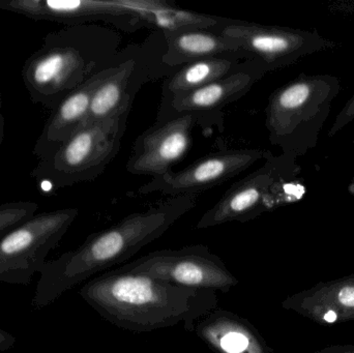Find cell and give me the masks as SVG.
I'll use <instances>...</instances> for the list:
<instances>
[{
	"instance_id": "6da1fadb",
	"label": "cell",
	"mask_w": 354,
	"mask_h": 353,
	"mask_svg": "<svg viewBox=\"0 0 354 353\" xmlns=\"http://www.w3.org/2000/svg\"><path fill=\"white\" fill-rule=\"evenodd\" d=\"M197 196L169 197L147 211L129 215L116 225L91 234L76 250L47 261L39 271L33 308L49 306L71 288L136 255L194 209Z\"/></svg>"
},
{
	"instance_id": "7a4b0ae2",
	"label": "cell",
	"mask_w": 354,
	"mask_h": 353,
	"mask_svg": "<svg viewBox=\"0 0 354 353\" xmlns=\"http://www.w3.org/2000/svg\"><path fill=\"white\" fill-rule=\"evenodd\" d=\"M80 296L105 321L132 332L191 323L216 305V292L118 269L87 282Z\"/></svg>"
},
{
	"instance_id": "3957f363",
	"label": "cell",
	"mask_w": 354,
	"mask_h": 353,
	"mask_svg": "<svg viewBox=\"0 0 354 353\" xmlns=\"http://www.w3.org/2000/svg\"><path fill=\"white\" fill-rule=\"evenodd\" d=\"M84 25L48 33L43 45L23 64L22 79L33 103L47 109L56 106L95 70L93 41Z\"/></svg>"
},
{
	"instance_id": "277c9868",
	"label": "cell",
	"mask_w": 354,
	"mask_h": 353,
	"mask_svg": "<svg viewBox=\"0 0 354 353\" xmlns=\"http://www.w3.org/2000/svg\"><path fill=\"white\" fill-rule=\"evenodd\" d=\"M129 114L130 110L79 128L52 155L41 160L31 176L56 188L95 180L120 151Z\"/></svg>"
},
{
	"instance_id": "5b68a950",
	"label": "cell",
	"mask_w": 354,
	"mask_h": 353,
	"mask_svg": "<svg viewBox=\"0 0 354 353\" xmlns=\"http://www.w3.org/2000/svg\"><path fill=\"white\" fill-rule=\"evenodd\" d=\"M78 213L77 209L45 211L0 238V282L29 285Z\"/></svg>"
},
{
	"instance_id": "8992f818",
	"label": "cell",
	"mask_w": 354,
	"mask_h": 353,
	"mask_svg": "<svg viewBox=\"0 0 354 353\" xmlns=\"http://www.w3.org/2000/svg\"><path fill=\"white\" fill-rule=\"evenodd\" d=\"M116 269L149 276L183 287L223 294L237 284L224 263L203 246L156 251Z\"/></svg>"
},
{
	"instance_id": "52a82bcc",
	"label": "cell",
	"mask_w": 354,
	"mask_h": 353,
	"mask_svg": "<svg viewBox=\"0 0 354 353\" xmlns=\"http://www.w3.org/2000/svg\"><path fill=\"white\" fill-rule=\"evenodd\" d=\"M258 149H223L200 158L180 171L174 170L139 188V194L161 193L169 197L198 195L247 171L258 160Z\"/></svg>"
},
{
	"instance_id": "ba28073f",
	"label": "cell",
	"mask_w": 354,
	"mask_h": 353,
	"mask_svg": "<svg viewBox=\"0 0 354 353\" xmlns=\"http://www.w3.org/2000/svg\"><path fill=\"white\" fill-rule=\"evenodd\" d=\"M205 117L187 113L158 120L155 126L135 140L127 170L135 175L153 178L171 171L187 155L194 128Z\"/></svg>"
},
{
	"instance_id": "9c48e42d",
	"label": "cell",
	"mask_w": 354,
	"mask_h": 353,
	"mask_svg": "<svg viewBox=\"0 0 354 353\" xmlns=\"http://www.w3.org/2000/svg\"><path fill=\"white\" fill-rule=\"evenodd\" d=\"M258 68L257 62L243 60L223 78L174 99L167 107L160 109L158 120L187 113L210 116L221 111L249 93L259 76Z\"/></svg>"
},
{
	"instance_id": "30bf717a",
	"label": "cell",
	"mask_w": 354,
	"mask_h": 353,
	"mask_svg": "<svg viewBox=\"0 0 354 353\" xmlns=\"http://www.w3.org/2000/svg\"><path fill=\"white\" fill-rule=\"evenodd\" d=\"M114 68L115 66L97 70L52 110L51 115L33 147V155L39 161L52 155L82 126L95 91L112 74Z\"/></svg>"
},
{
	"instance_id": "8fae6325",
	"label": "cell",
	"mask_w": 354,
	"mask_h": 353,
	"mask_svg": "<svg viewBox=\"0 0 354 353\" xmlns=\"http://www.w3.org/2000/svg\"><path fill=\"white\" fill-rule=\"evenodd\" d=\"M0 10L33 20L53 21L68 26L83 25L107 16L140 12L138 2L91 0H0Z\"/></svg>"
},
{
	"instance_id": "7c38bea8",
	"label": "cell",
	"mask_w": 354,
	"mask_h": 353,
	"mask_svg": "<svg viewBox=\"0 0 354 353\" xmlns=\"http://www.w3.org/2000/svg\"><path fill=\"white\" fill-rule=\"evenodd\" d=\"M283 308L318 325L354 321V275L320 282L309 289L288 296Z\"/></svg>"
},
{
	"instance_id": "4fadbf2b",
	"label": "cell",
	"mask_w": 354,
	"mask_h": 353,
	"mask_svg": "<svg viewBox=\"0 0 354 353\" xmlns=\"http://www.w3.org/2000/svg\"><path fill=\"white\" fill-rule=\"evenodd\" d=\"M268 176L256 171L233 184L220 200L198 222L197 229L214 227L229 222H247L257 216L264 200Z\"/></svg>"
},
{
	"instance_id": "5bb4252c",
	"label": "cell",
	"mask_w": 354,
	"mask_h": 353,
	"mask_svg": "<svg viewBox=\"0 0 354 353\" xmlns=\"http://www.w3.org/2000/svg\"><path fill=\"white\" fill-rule=\"evenodd\" d=\"M165 33L168 47L164 61L169 66H185L208 58L248 60L234 44L210 28H185Z\"/></svg>"
},
{
	"instance_id": "9a60e30c",
	"label": "cell",
	"mask_w": 354,
	"mask_h": 353,
	"mask_svg": "<svg viewBox=\"0 0 354 353\" xmlns=\"http://www.w3.org/2000/svg\"><path fill=\"white\" fill-rule=\"evenodd\" d=\"M135 70L134 60H127L120 66H115L112 74L95 91L86 120L81 128L131 110L133 99L129 93V86Z\"/></svg>"
},
{
	"instance_id": "2e32d148",
	"label": "cell",
	"mask_w": 354,
	"mask_h": 353,
	"mask_svg": "<svg viewBox=\"0 0 354 353\" xmlns=\"http://www.w3.org/2000/svg\"><path fill=\"white\" fill-rule=\"evenodd\" d=\"M243 61L235 58H208L185 64L164 82L160 109L167 107L176 97L223 78Z\"/></svg>"
},
{
	"instance_id": "e0dca14e",
	"label": "cell",
	"mask_w": 354,
	"mask_h": 353,
	"mask_svg": "<svg viewBox=\"0 0 354 353\" xmlns=\"http://www.w3.org/2000/svg\"><path fill=\"white\" fill-rule=\"evenodd\" d=\"M199 335L218 353H268L259 335L233 317L208 318L200 325Z\"/></svg>"
},
{
	"instance_id": "ac0fdd59",
	"label": "cell",
	"mask_w": 354,
	"mask_h": 353,
	"mask_svg": "<svg viewBox=\"0 0 354 353\" xmlns=\"http://www.w3.org/2000/svg\"><path fill=\"white\" fill-rule=\"evenodd\" d=\"M37 209V203L31 201H17L0 204V238L32 218Z\"/></svg>"
},
{
	"instance_id": "d6986e66",
	"label": "cell",
	"mask_w": 354,
	"mask_h": 353,
	"mask_svg": "<svg viewBox=\"0 0 354 353\" xmlns=\"http://www.w3.org/2000/svg\"><path fill=\"white\" fill-rule=\"evenodd\" d=\"M309 95L310 89L308 85L304 84V83L292 85L279 93L278 97L276 99V104L274 107L270 108V114L297 109L307 101Z\"/></svg>"
},
{
	"instance_id": "ffe728a7",
	"label": "cell",
	"mask_w": 354,
	"mask_h": 353,
	"mask_svg": "<svg viewBox=\"0 0 354 353\" xmlns=\"http://www.w3.org/2000/svg\"><path fill=\"white\" fill-rule=\"evenodd\" d=\"M15 343H16V338L14 335L0 330V352H6L14 347Z\"/></svg>"
},
{
	"instance_id": "44dd1931",
	"label": "cell",
	"mask_w": 354,
	"mask_h": 353,
	"mask_svg": "<svg viewBox=\"0 0 354 353\" xmlns=\"http://www.w3.org/2000/svg\"><path fill=\"white\" fill-rule=\"evenodd\" d=\"M316 353H354V345H335Z\"/></svg>"
},
{
	"instance_id": "7402d4cb",
	"label": "cell",
	"mask_w": 354,
	"mask_h": 353,
	"mask_svg": "<svg viewBox=\"0 0 354 353\" xmlns=\"http://www.w3.org/2000/svg\"><path fill=\"white\" fill-rule=\"evenodd\" d=\"M4 135V117L2 114V97L1 91H0V146H1L2 139Z\"/></svg>"
}]
</instances>
